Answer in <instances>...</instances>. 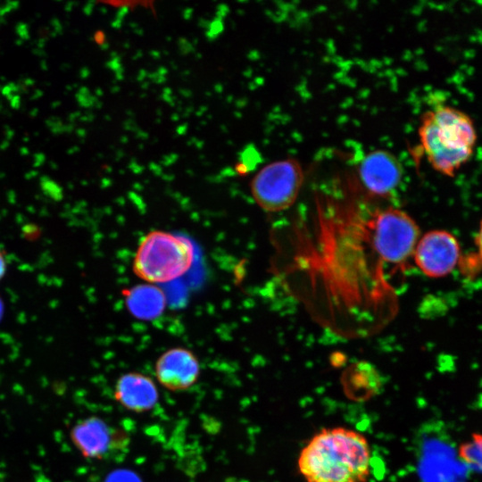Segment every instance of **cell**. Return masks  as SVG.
<instances>
[{"mask_svg": "<svg viewBox=\"0 0 482 482\" xmlns=\"http://www.w3.org/2000/svg\"><path fill=\"white\" fill-rule=\"evenodd\" d=\"M190 239L162 230H153L141 240L132 270L149 284L166 283L186 274L195 260Z\"/></svg>", "mask_w": 482, "mask_h": 482, "instance_id": "cell-3", "label": "cell"}, {"mask_svg": "<svg viewBox=\"0 0 482 482\" xmlns=\"http://www.w3.org/2000/svg\"><path fill=\"white\" fill-rule=\"evenodd\" d=\"M200 371L196 355L184 347L168 349L154 364V374L159 384L173 392L191 388L197 382Z\"/></svg>", "mask_w": 482, "mask_h": 482, "instance_id": "cell-9", "label": "cell"}, {"mask_svg": "<svg viewBox=\"0 0 482 482\" xmlns=\"http://www.w3.org/2000/svg\"><path fill=\"white\" fill-rule=\"evenodd\" d=\"M372 229V245L383 261L401 264L413 255L420 229L405 212L395 208L379 212L373 220Z\"/></svg>", "mask_w": 482, "mask_h": 482, "instance_id": "cell-5", "label": "cell"}, {"mask_svg": "<svg viewBox=\"0 0 482 482\" xmlns=\"http://www.w3.org/2000/svg\"><path fill=\"white\" fill-rule=\"evenodd\" d=\"M472 441L460 447V456L473 469L482 471V435L474 434Z\"/></svg>", "mask_w": 482, "mask_h": 482, "instance_id": "cell-13", "label": "cell"}, {"mask_svg": "<svg viewBox=\"0 0 482 482\" xmlns=\"http://www.w3.org/2000/svg\"><path fill=\"white\" fill-rule=\"evenodd\" d=\"M403 174L398 158L384 149L368 153L358 167V175L364 187L372 195L384 197L397 188Z\"/></svg>", "mask_w": 482, "mask_h": 482, "instance_id": "cell-8", "label": "cell"}, {"mask_svg": "<svg viewBox=\"0 0 482 482\" xmlns=\"http://www.w3.org/2000/svg\"><path fill=\"white\" fill-rule=\"evenodd\" d=\"M129 313L141 320L160 317L166 307L163 290L154 284H139L122 291Z\"/></svg>", "mask_w": 482, "mask_h": 482, "instance_id": "cell-11", "label": "cell"}, {"mask_svg": "<svg viewBox=\"0 0 482 482\" xmlns=\"http://www.w3.org/2000/svg\"><path fill=\"white\" fill-rule=\"evenodd\" d=\"M303 180V169L298 160L275 161L262 167L253 178L251 194L262 210L281 212L295 202Z\"/></svg>", "mask_w": 482, "mask_h": 482, "instance_id": "cell-4", "label": "cell"}, {"mask_svg": "<svg viewBox=\"0 0 482 482\" xmlns=\"http://www.w3.org/2000/svg\"><path fill=\"white\" fill-rule=\"evenodd\" d=\"M297 468L306 482H367L371 471L370 446L356 430L323 428L301 450Z\"/></svg>", "mask_w": 482, "mask_h": 482, "instance_id": "cell-1", "label": "cell"}, {"mask_svg": "<svg viewBox=\"0 0 482 482\" xmlns=\"http://www.w3.org/2000/svg\"><path fill=\"white\" fill-rule=\"evenodd\" d=\"M423 154L437 172L453 177L471 158L477 143L472 119L453 106L439 104L426 111L418 129Z\"/></svg>", "mask_w": 482, "mask_h": 482, "instance_id": "cell-2", "label": "cell"}, {"mask_svg": "<svg viewBox=\"0 0 482 482\" xmlns=\"http://www.w3.org/2000/svg\"><path fill=\"white\" fill-rule=\"evenodd\" d=\"M72 445L86 459L102 460L129 445L125 431L110 426L97 416L77 421L70 431Z\"/></svg>", "mask_w": 482, "mask_h": 482, "instance_id": "cell-6", "label": "cell"}, {"mask_svg": "<svg viewBox=\"0 0 482 482\" xmlns=\"http://www.w3.org/2000/svg\"><path fill=\"white\" fill-rule=\"evenodd\" d=\"M7 268L5 254L0 250V280L4 278Z\"/></svg>", "mask_w": 482, "mask_h": 482, "instance_id": "cell-15", "label": "cell"}, {"mask_svg": "<svg viewBox=\"0 0 482 482\" xmlns=\"http://www.w3.org/2000/svg\"><path fill=\"white\" fill-rule=\"evenodd\" d=\"M475 244L477 247V256L482 263V220L479 223L478 232L475 237Z\"/></svg>", "mask_w": 482, "mask_h": 482, "instance_id": "cell-14", "label": "cell"}, {"mask_svg": "<svg viewBox=\"0 0 482 482\" xmlns=\"http://www.w3.org/2000/svg\"><path fill=\"white\" fill-rule=\"evenodd\" d=\"M412 256L417 267L426 276L438 278L456 268L461 259V249L453 234L433 229L419 238Z\"/></svg>", "mask_w": 482, "mask_h": 482, "instance_id": "cell-7", "label": "cell"}, {"mask_svg": "<svg viewBox=\"0 0 482 482\" xmlns=\"http://www.w3.org/2000/svg\"><path fill=\"white\" fill-rule=\"evenodd\" d=\"M113 397L126 410L142 413L156 406L159 391L150 377L133 371L122 374L117 379Z\"/></svg>", "mask_w": 482, "mask_h": 482, "instance_id": "cell-10", "label": "cell"}, {"mask_svg": "<svg viewBox=\"0 0 482 482\" xmlns=\"http://www.w3.org/2000/svg\"><path fill=\"white\" fill-rule=\"evenodd\" d=\"M345 394L354 401H365L378 395L382 388L381 377L375 368L367 362H357L343 375Z\"/></svg>", "mask_w": 482, "mask_h": 482, "instance_id": "cell-12", "label": "cell"}, {"mask_svg": "<svg viewBox=\"0 0 482 482\" xmlns=\"http://www.w3.org/2000/svg\"><path fill=\"white\" fill-rule=\"evenodd\" d=\"M3 314H4V303H3L2 299L0 298V320L3 317Z\"/></svg>", "mask_w": 482, "mask_h": 482, "instance_id": "cell-16", "label": "cell"}]
</instances>
